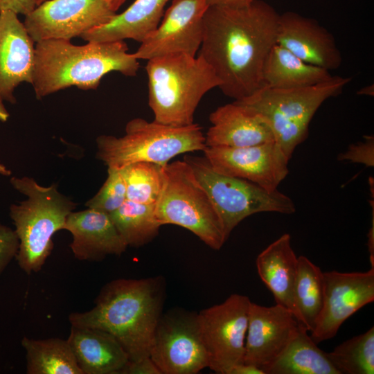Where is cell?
<instances>
[{"mask_svg":"<svg viewBox=\"0 0 374 374\" xmlns=\"http://www.w3.org/2000/svg\"><path fill=\"white\" fill-rule=\"evenodd\" d=\"M279 15L262 0L208 6L199 55L211 66L227 97L240 100L263 87L264 64L277 44Z\"/></svg>","mask_w":374,"mask_h":374,"instance_id":"cell-1","label":"cell"},{"mask_svg":"<svg viewBox=\"0 0 374 374\" xmlns=\"http://www.w3.org/2000/svg\"><path fill=\"white\" fill-rule=\"evenodd\" d=\"M165 281L161 276L118 278L105 284L95 305L69 315L71 326L93 328L112 335L125 349L129 361L150 357L156 326L162 314Z\"/></svg>","mask_w":374,"mask_h":374,"instance_id":"cell-2","label":"cell"},{"mask_svg":"<svg viewBox=\"0 0 374 374\" xmlns=\"http://www.w3.org/2000/svg\"><path fill=\"white\" fill-rule=\"evenodd\" d=\"M139 66L124 41L88 42L78 46L66 39H45L35 46L32 84L36 98L41 99L72 86L96 89L107 73L135 76Z\"/></svg>","mask_w":374,"mask_h":374,"instance_id":"cell-3","label":"cell"},{"mask_svg":"<svg viewBox=\"0 0 374 374\" xmlns=\"http://www.w3.org/2000/svg\"><path fill=\"white\" fill-rule=\"evenodd\" d=\"M148 105L154 121L174 127L194 123L204 96L221 82L199 55L177 53L148 60Z\"/></svg>","mask_w":374,"mask_h":374,"instance_id":"cell-4","label":"cell"},{"mask_svg":"<svg viewBox=\"0 0 374 374\" xmlns=\"http://www.w3.org/2000/svg\"><path fill=\"white\" fill-rule=\"evenodd\" d=\"M10 183L28 199L12 204L10 215L19 240L16 259L27 274L39 271L53 249L52 237L63 229L76 204L61 194L56 185L46 187L33 178L12 177Z\"/></svg>","mask_w":374,"mask_h":374,"instance_id":"cell-5","label":"cell"},{"mask_svg":"<svg viewBox=\"0 0 374 374\" xmlns=\"http://www.w3.org/2000/svg\"><path fill=\"white\" fill-rule=\"evenodd\" d=\"M350 80L333 75L328 81L306 87L283 89L263 86L235 101L266 119L275 142L290 159L296 148L307 138L311 120L320 106L340 94Z\"/></svg>","mask_w":374,"mask_h":374,"instance_id":"cell-6","label":"cell"},{"mask_svg":"<svg viewBox=\"0 0 374 374\" xmlns=\"http://www.w3.org/2000/svg\"><path fill=\"white\" fill-rule=\"evenodd\" d=\"M96 145V158L116 169L137 162L165 166L179 154L203 151L206 146L202 127L197 123L174 127L141 118L130 120L121 137L98 136Z\"/></svg>","mask_w":374,"mask_h":374,"instance_id":"cell-7","label":"cell"},{"mask_svg":"<svg viewBox=\"0 0 374 374\" xmlns=\"http://www.w3.org/2000/svg\"><path fill=\"white\" fill-rule=\"evenodd\" d=\"M165 181L155 204L161 226L189 230L210 248L219 250L227 240L220 217L204 188L184 159L165 166Z\"/></svg>","mask_w":374,"mask_h":374,"instance_id":"cell-8","label":"cell"},{"mask_svg":"<svg viewBox=\"0 0 374 374\" xmlns=\"http://www.w3.org/2000/svg\"><path fill=\"white\" fill-rule=\"evenodd\" d=\"M184 160L208 193L226 240L240 222L251 215L265 212L290 215L296 211L292 199L278 190L269 192L247 180L220 174L205 157L186 155Z\"/></svg>","mask_w":374,"mask_h":374,"instance_id":"cell-9","label":"cell"},{"mask_svg":"<svg viewBox=\"0 0 374 374\" xmlns=\"http://www.w3.org/2000/svg\"><path fill=\"white\" fill-rule=\"evenodd\" d=\"M251 301L233 294L224 302L197 314L200 335L208 357V368L216 373L244 362Z\"/></svg>","mask_w":374,"mask_h":374,"instance_id":"cell-10","label":"cell"},{"mask_svg":"<svg viewBox=\"0 0 374 374\" xmlns=\"http://www.w3.org/2000/svg\"><path fill=\"white\" fill-rule=\"evenodd\" d=\"M150 357L161 374H195L208 368L197 314L181 310L162 314L154 330Z\"/></svg>","mask_w":374,"mask_h":374,"instance_id":"cell-11","label":"cell"},{"mask_svg":"<svg viewBox=\"0 0 374 374\" xmlns=\"http://www.w3.org/2000/svg\"><path fill=\"white\" fill-rule=\"evenodd\" d=\"M116 14L106 0H46L26 15L23 23L34 42L70 40L108 23Z\"/></svg>","mask_w":374,"mask_h":374,"instance_id":"cell-12","label":"cell"},{"mask_svg":"<svg viewBox=\"0 0 374 374\" xmlns=\"http://www.w3.org/2000/svg\"><path fill=\"white\" fill-rule=\"evenodd\" d=\"M208 0H172L157 28L133 53L138 60L170 54L196 56L204 34Z\"/></svg>","mask_w":374,"mask_h":374,"instance_id":"cell-13","label":"cell"},{"mask_svg":"<svg viewBox=\"0 0 374 374\" xmlns=\"http://www.w3.org/2000/svg\"><path fill=\"white\" fill-rule=\"evenodd\" d=\"M204 157L216 172L256 184L272 192L289 173L290 159L275 142L242 147H208Z\"/></svg>","mask_w":374,"mask_h":374,"instance_id":"cell-14","label":"cell"},{"mask_svg":"<svg viewBox=\"0 0 374 374\" xmlns=\"http://www.w3.org/2000/svg\"><path fill=\"white\" fill-rule=\"evenodd\" d=\"M323 303L310 337L316 344L333 338L341 326L374 301V267L366 271L323 272Z\"/></svg>","mask_w":374,"mask_h":374,"instance_id":"cell-15","label":"cell"},{"mask_svg":"<svg viewBox=\"0 0 374 374\" xmlns=\"http://www.w3.org/2000/svg\"><path fill=\"white\" fill-rule=\"evenodd\" d=\"M300 326L292 312L283 306L251 302L244 362L262 370L280 355Z\"/></svg>","mask_w":374,"mask_h":374,"instance_id":"cell-16","label":"cell"},{"mask_svg":"<svg viewBox=\"0 0 374 374\" xmlns=\"http://www.w3.org/2000/svg\"><path fill=\"white\" fill-rule=\"evenodd\" d=\"M277 44L305 62L328 71L342 62L333 35L317 20L294 12L279 15Z\"/></svg>","mask_w":374,"mask_h":374,"instance_id":"cell-17","label":"cell"},{"mask_svg":"<svg viewBox=\"0 0 374 374\" xmlns=\"http://www.w3.org/2000/svg\"><path fill=\"white\" fill-rule=\"evenodd\" d=\"M16 13L0 12V100L16 103L14 91L21 82L32 84L34 41Z\"/></svg>","mask_w":374,"mask_h":374,"instance_id":"cell-18","label":"cell"},{"mask_svg":"<svg viewBox=\"0 0 374 374\" xmlns=\"http://www.w3.org/2000/svg\"><path fill=\"white\" fill-rule=\"evenodd\" d=\"M63 229L73 236L70 244L75 256L81 261H100L107 256H121L128 247L109 214L93 208L71 212Z\"/></svg>","mask_w":374,"mask_h":374,"instance_id":"cell-19","label":"cell"},{"mask_svg":"<svg viewBox=\"0 0 374 374\" xmlns=\"http://www.w3.org/2000/svg\"><path fill=\"white\" fill-rule=\"evenodd\" d=\"M209 121L211 126L205 136L208 147L242 148L275 141L266 119L235 100L217 107Z\"/></svg>","mask_w":374,"mask_h":374,"instance_id":"cell-20","label":"cell"},{"mask_svg":"<svg viewBox=\"0 0 374 374\" xmlns=\"http://www.w3.org/2000/svg\"><path fill=\"white\" fill-rule=\"evenodd\" d=\"M71 326L67 341L83 374H120L129 357L112 335L98 328Z\"/></svg>","mask_w":374,"mask_h":374,"instance_id":"cell-21","label":"cell"},{"mask_svg":"<svg viewBox=\"0 0 374 374\" xmlns=\"http://www.w3.org/2000/svg\"><path fill=\"white\" fill-rule=\"evenodd\" d=\"M297 258L290 235L285 233L260 252L256 260L260 278L272 293L276 303L290 310L296 319L294 292Z\"/></svg>","mask_w":374,"mask_h":374,"instance_id":"cell-22","label":"cell"},{"mask_svg":"<svg viewBox=\"0 0 374 374\" xmlns=\"http://www.w3.org/2000/svg\"><path fill=\"white\" fill-rule=\"evenodd\" d=\"M170 0H135L107 24L80 35L87 42H114L132 39L143 42L159 26Z\"/></svg>","mask_w":374,"mask_h":374,"instance_id":"cell-23","label":"cell"},{"mask_svg":"<svg viewBox=\"0 0 374 374\" xmlns=\"http://www.w3.org/2000/svg\"><path fill=\"white\" fill-rule=\"evenodd\" d=\"M330 71L302 60L276 44L264 64L263 86L273 89H295L313 86L332 78Z\"/></svg>","mask_w":374,"mask_h":374,"instance_id":"cell-24","label":"cell"},{"mask_svg":"<svg viewBox=\"0 0 374 374\" xmlns=\"http://www.w3.org/2000/svg\"><path fill=\"white\" fill-rule=\"evenodd\" d=\"M262 371L265 374H339L302 325L280 355Z\"/></svg>","mask_w":374,"mask_h":374,"instance_id":"cell-25","label":"cell"},{"mask_svg":"<svg viewBox=\"0 0 374 374\" xmlns=\"http://www.w3.org/2000/svg\"><path fill=\"white\" fill-rule=\"evenodd\" d=\"M27 374H83L67 339H34L25 336Z\"/></svg>","mask_w":374,"mask_h":374,"instance_id":"cell-26","label":"cell"},{"mask_svg":"<svg viewBox=\"0 0 374 374\" xmlns=\"http://www.w3.org/2000/svg\"><path fill=\"white\" fill-rule=\"evenodd\" d=\"M294 300L296 320L312 332L323 303V271L304 256L297 258Z\"/></svg>","mask_w":374,"mask_h":374,"instance_id":"cell-27","label":"cell"},{"mask_svg":"<svg viewBox=\"0 0 374 374\" xmlns=\"http://www.w3.org/2000/svg\"><path fill=\"white\" fill-rule=\"evenodd\" d=\"M154 206L126 199L121 207L109 214L127 246L141 247L158 235L161 226L156 219Z\"/></svg>","mask_w":374,"mask_h":374,"instance_id":"cell-28","label":"cell"},{"mask_svg":"<svg viewBox=\"0 0 374 374\" xmlns=\"http://www.w3.org/2000/svg\"><path fill=\"white\" fill-rule=\"evenodd\" d=\"M165 166L137 162L119 169L125 182L127 199L155 205L165 181Z\"/></svg>","mask_w":374,"mask_h":374,"instance_id":"cell-29","label":"cell"},{"mask_svg":"<svg viewBox=\"0 0 374 374\" xmlns=\"http://www.w3.org/2000/svg\"><path fill=\"white\" fill-rule=\"evenodd\" d=\"M327 355L339 374H373L374 328L344 341Z\"/></svg>","mask_w":374,"mask_h":374,"instance_id":"cell-30","label":"cell"},{"mask_svg":"<svg viewBox=\"0 0 374 374\" xmlns=\"http://www.w3.org/2000/svg\"><path fill=\"white\" fill-rule=\"evenodd\" d=\"M126 199V185L121 170L108 168L107 179L85 206L110 214L121 207Z\"/></svg>","mask_w":374,"mask_h":374,"instance_id":"cell-31","label":"cell"},{"mask_svg":"<svg viewBox=\"0 0 374 374\" xmlns=\"http://www.w3.org/2000/svg\"><path fill=\"white\" fill-rule=\"evenodd\" d=\"M339 161H348L362 163L368 167L374 166V137L364 136V141L351 144L346 152L339 154Z\"/></svg>","mask_w":374,"mask_h":374,"instance_id":"cell-32","label":"cell"},{"mask_svg":"<svg viewBox=\"0 0 374 374\" xmlns=\"http://www.w3.org/2000/svg\"><path fill=\"white\" fill-rule=\"evenodd\" d=\"M19 249V240L15 231L0 224V275Z\"/></svg>","mask_w":374,"mask_h":374,"instance_id":"cell-33","label":"cell"},{"mask_svg":"<svg viewBox=\"0 0 374 374\" xmlns=\"http://www.w3.org/2000/svg\"><path fill=\"white\" fill-rule=\"evenodd\" d=\"M120 374H161L150 357L139 361H129Z\"/></svg>","mask_w":374,"mask_h":374,"instance_id":"cell-34","label":"cell"},{"mask_svg":"<svg viewBox=\"0 0 374 374\" xmlns=\"http://www.w3.org/2000/svg\"><path fill=\"white\" fill-rule=\"evenodd\" d=\"M36 7V0H0V12L9 10L24 16Z\"/></svg>","mask_w":374,"mask_h":374,"instance_id":"cell-35","label":"cell"},{"mask_svg":"<svg viewBox=\"0 0 374 374\" xmlns=\"http://www.w3.org/2000/svg\"><path fill=\"white\" fill-rule=\"evenodd\" d=\"M228 374H265V373L256 366L242 362L233 366Z\"/></svg>","mask_w":374,"mask_h":374,"instance_id":"cell-36","label":"cell"},{"mask_svg":"<svg viewBox=\"0 0 374 374\" xmlns=\"http://www.w3.org/2000/svg\"><path fill=\"white\" fill-rule=\"evenodd\" d=\"M374 196L372 197V226L370 228L368 233V241L367 246L368 249V252L370 254V262L371 267H374Z\"/></svg>","mask_w":374,"mask_h":374,"instance_id":"cell-37","label":"cell"},{"mask_svg":"<svg viewBox=\"0 0 374 374\" xmlns=\"http://www.w3.org/2000/svg\"><path fill=\"white\" fill-rule=\"evenodd\" d=\"M253 0H208L209 5L225 4L231 6H241L250 3Z\"/></svg>","mask_w":374,"mask_h":374,"instance_id":"cell-38","label":"cell"},{"mask_svg":"<svg viewBox=\"0 0 374 374\" xmlns=\"http://www.w3.org/2000/svg\"><path fill=\"white\" fill-rule=\"evenodd\" d=\"M110 8L116 12L125 0H106Z\"/></svg>","mask_w":374,"mask_h":374,"instance_id":"cell-39","label":"cell"},{"mask_svg":"<svg viewBox=\"0 0 374 374\" xmlns=\"http://www.w3.org/2000/svg\"><path fill=\"white\" fill-rule=\"evenodd\" d=\"M358 94L373 96L374 95V87L373 84L368 85L362 88L357 91Z\"/></svg>","mask_w":374,"mask_h":374,"instance_id":"cell-40","label":"cell"},{"mask_svg":"<svg viewBox=\"0 0 374 374\" xmlns=\"http://www.w3.org/2000/svg\"><path fill=\"white\" fill-rule=\"evenodd\" d=\"M8 116L9 114L3 104V101L0 100V121H6Z\"/></svg>","mask_w":374,"mask_h":374,"instance_id":"cell-41","label":"cell"},{"mask_svg":"<svg viewBox=\"0 0 374 374\" xmlns=\"http://www.w3.org/2000/svg\"><path fill=\"white\" fill-rule=\"evenodd\" d=\"M0 174L6 175V176L10 175V171L8 170L3 165L0 163Z\"/></svg>","mask_w":374,"mask_h":374,"instance_id":"cell-42","label":"cell"},{"mask_svg":"<svg viewBox=\"0 0 374 374\" xmlns=\"http://www.w3.org/2000/svg\"><path fill=\"white\" fill-rule=\"evenodd\" d=\"M45 1H46V0H36V6L39 5L40 3H43Z\"/></svg>","mask_w":374,"mask_h":374,"instance_id":"cell-43","label":"cell"}]
</instances>
